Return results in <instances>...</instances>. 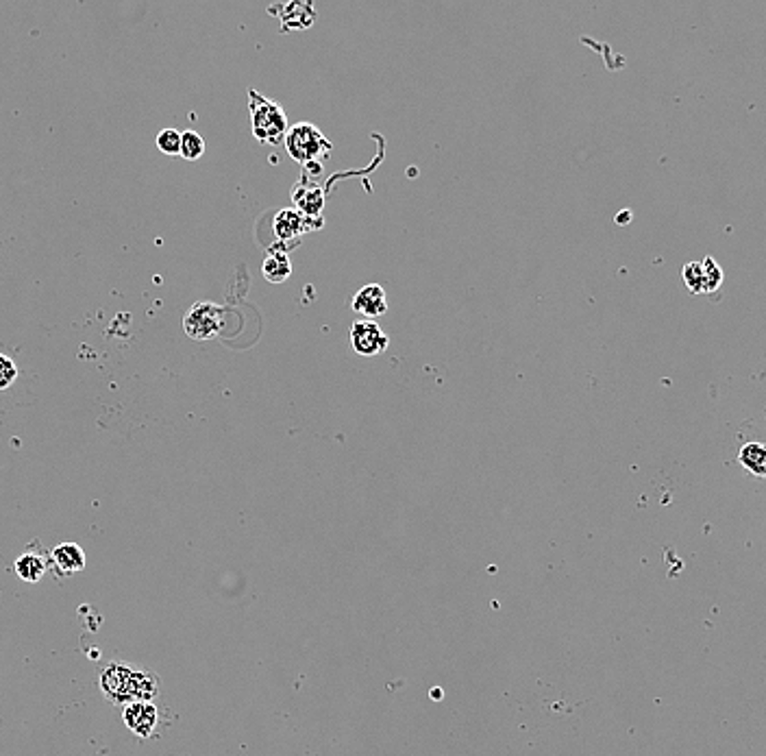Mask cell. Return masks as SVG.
I'll list each match as a JSON object with an SVG mask.
<instances>
[{
	"label": "cell",
	"mask_w": 766,
	"mask_h": 756,
	"mask_svg": "<svg viewBox=\"0 0 766 756\" xmlns=\"http://www.w3.org/2000/svg\"><path fill=\"white\" fill-rule=\"evenodd\" d=\"M288 155L296 164H301L309 172L308 177H316L323 170V164L329 160L334 145L327 140L323 131L311 122H296L284 137Z\"/></svg>",
	"instance_id": "cell-1"
},
{
	"label": "cell",
	"mask_w": 766,
	"mask_h": 756,
	"mask_svg": "<svg viewBox=\"0 0 766 756\" xmlns=\"http://www.w3.org/2000/svg\"><path fill=\"white\" fill-rule=\"evenodd\" d=\"M249 107H251V127L253 136L261 145H281L288 133V116L284 107L273 98L261 96L257 90H249Z\"/></svg>",
	"instance_id": "cell-2"
},
{
	"label": "cell",
	"mask_w": 766,
	"mask_h": 756,
	"mask_svg": "<svg viewBox=\"0 0 766 756\" xmlns=\"http://www.w3.org/2000/svg\"><path fill=\"white\" fill-rule=\"evenodd\" d=\"M101 691L113 704L127 706L137 702V671L125 663H110L98 678Z\"/></svg>",
	"instance_id": "cell-3"
},
{
	"label": "cell",
	"mask_w": 766,
	"mask_h": 756,
	"mask_svg": "<svg viewBox=\"0 0 766 756\" xmlns=\"http://www.w3.org/2000/svg\"><path fill=\"white\" fill-rule=\"evenodd\" d=\"M222 325H225V310L220 305L210 303V301L194 303L183 316V332L190 336L192 340L216 338L220 334Z\"/></svg>",
	"instance_id": "cell-4"
},
{
	"label": "cell",
	"mask_w": 766,
	"mask_h": 756,
	"mask_svg": "<svg viewBox=\"0 0 766 756\" xmlns=\"http://www.w3.org/2000/svg\"><path fill=\"white\" fill-rule=\"evenodd\" d=\"M388 334H385L375 320L362 319L358 320V323H353V328H350V347H353L358 355L373 358V355L383 353V351L388 349Z\"/></svg>",
	"instance_id": "cell-5"
},
{
	"label": "cell",
	"mask_w": 766,
	"mask_h": 756,
	"mask_svg": "<svg viewBox=\"0 0 766 756\" xmlns=\"http://www.w3.org/2000/svg\"><path fill=\"white\" fill-rule=\"evenodd\" d=\"M122 721L136 737L148 739L160 724V710L152 702H131L122 706Z\"/></svg>",
	"instance_id": "cell-6"
},
{
	"label": "cell",
	"mask_w": 766,
	"mask_h": 756,
	"mask_svg": "<svg viewBox=\"0 0 766 756\" xmlns=\"http://www.w3.org/2000/svg\"><path fill=\"white\" fill-rule=\"evenodd\" d=\"M292 204L294 210H299L308 220L323 219L325 190L316 181H311V177H305L292 187Z\"/></svg>",
	"instance_id": "cell-7"
},
{
	"label": "cell",
	"mask_w": 766,
	"mask_h": 756,
	"mask_svg": "<svg viewBox=\"0 0 766 756\" xmlns=\"http://www.w3.org/2000/svg\"><path fill=\"white\" fill-rule=\"evenodd\" d=\"M350 308L362 314L364 320H375L388 312V295L379 284H368L355 293Z\"/></svg>",
	"instance_id": "cell-8"
},
{
	"label": "cell",
	"mask_w": 766,
	"mask_h": 756,
	"mask_svg": "<svg viewBox=\"0 0 766 756\" xmlns=\"http://www.w3.org/2000/svg\"><path fill=\"white\" fill-rule=\"evenodd\" d=\"M270 12L279 13L281 31H299V29H309L316 20L314 4L311 3H288V4H275Z\"/></svg>",
	"instance_id": "cell-9"
},
{
	"label": "cell",
	"mask_w": 766,
	"mask_h": 756,
	"mask_svg": "<svg viewBox=\"0 0 766 756\" xmlns=\"http://www.w3.org/2000/svg\"><path fill=\"white\" fill-rule=\"evenodd\" d=\"M273 229L279 242H292L308 231V219H305L299 210H294V207L279 210L275 214Z\"/></svg>",
	"instance_id": "cell-10"
},
{
	"label": "cell",
	"mask_w": 766,
	"mask_h": 756,
	"mask_svg": "<svg viewBox=\"0 0 766 756\" xmlns=\"http://www.w3.org/2000/svg\"><path fill=\"white\" fill-rule=\"evenodd\" d=\"M51 558L57 569L66 573V576H72V573L86 569L87 562L86 552H83V547L77 545V543H62V545H57L55 550H53Z\"/></svg>",
	"instance_id": "cell-11"
},
{
	"label": "cell",
	"mask_w": 766,
	"mask_h": 756,
	"mask_svg": "<svg viewBox=\"0 0 766 756\" xmlns=\"http://www.w3.org/2000/svg\"><path fill=\"white\" fill-rule=\"evenodd\" d=\"M261 273H264L266 281H270V284H284V281H288L290 275H292L290 255L285 253V251H281L279 246H273V249L266 253L264 264H261Z\"/></svg>",
	"instance_id": "cell-12"
},
{
	"label": "cell",
	"mask_w": 766,
	"mask_h": 756,
	"mask_svg": "<svg viewBox=\"0 0 766 756\" xmlns=\"http://www.w3.org/2000/svg\"><path fill=\"white\" fill-rule=\"evenodd\" d=\"M48 569V562L36 552H24L16 558V576L29 585H37Z\"/></svg>",
	"instance_id": "cell-13"
},
{
	"label": "cell",
	"mask_w": 766,
	"mask_h": 756,
	"mask_svg": "<svg viewBox=\"0 0 766 756\" xmlns=\"http://www.w3.org/2000/svg\"><path fill=\"white\" fill-rule=\"evenodd\" d=\"M738 462L747 469L751 476L762 480L766 478V444L758 441L743 444L738 452Z\"/></svg>",
	"instance_id": "cell-14"
},
{
	"label": "cell",
	"mask_w": 766,
	"mask_h": 756,
	"mask_svg": "<svg viewBox=\"0 0 766 756\" xmlns=\"http://www.w3.org/2000/svg\"><path fill=\"white\" fill-rule=\"evenodd\" d=\"M202 153H205V140H202L201 133L196 131H183L181 133V153L179 155L187 162L201 160Z\"/></svg>",
	"instance_id": "cell-15"
},
{
	"label": "cell",
	"mask_w": 766,
	"mask_h": 756,
	"mask_svg": "<svg viewBox=\"0 0 766 756\" xmlns=\"http://www.w3.org/2000/svg\"><path fill=\"white\" fill-rule=\"evenodd\" d=\"M701 269H704V290L708 295L716 293V290L723 286V279H725L723 269L716 264V260L712 258V255H708L705 260H701Z\"/></svg>",
	"instance_id": "cell-16"
},
{
	"label": "cell",
	"mask_w": 766,
	"mask_h": 756,
	"mask_svg": "<svg viewBox=\"0 0 766 756\" xmlns=\"http://www.w3.org/2000/svg\"><path fill=\"white\" fill-rule=\"evenodd\" d=\"M160 695V678L148 671H137V702H152Z\"/></svg>",
	"instance_id": "cell-17"
},
{
	"label": "cell",
	"mask_w": 766,
	"mask_h": 756,
	"mask_svg": "<svg viewBox=\"0 0 766 756\" xmlns=\"http://www.w3.org/2000/svg\"><path fill=\"white\" fill-rule=\"evenodd\" d=\"M681 277H684V284H686V288L690 290V293H693V295H705V290H704V269H701V262H688V264H684Z\"/></svg>",
	"instance_id": "cell-18"
},
{
	"label": "cell",
	"mask_w": 766,
	"mask_h": 756,
	"mask_svg": "<svg viewBox=\"0 0 766 756\" xmlns=\"http://www.w3.org/2000/svg\"><path fill=\"white\" fill-rule=\"evenodd\" d=\"M155 145L161 153H164V155H170V157L179 155L181 153V133L177 129L160 131L155 137Z\"/></svg>",
	"instance_id": "cell-19"
},
{
	"label": "cell",
	"mask_w": 766,
	"mask_h": 756,
	"mask_svg": "<svg viewBox=\"0 0 766 756\" xmlns=\"http://www.w3.org/2000/svg\"><path fill=\"white\" fill-rule=\"evenodd\" d=\"M18 378V367L9 355L0 353V390H7L16 382Z\"/></svg>",
	"instance_id": "cell-20"
},
{
	"label": "cell",
	"mask_w": 766,
	"mask_h": 756,
	"mask_svg": "<svg viewBox=\"0 0 766 756\" xmlns=\"http://www.w3.org/2000/svg\"><path fill=\"white\" fill-rule=\"evenodd\" d=\"M630 219H631V212H630V210H625V212H622V214L616 216V222H621V225H625V222L630 220Z\"/></svg>",
	"instance_id": "cell-21"
}]
</instances>
